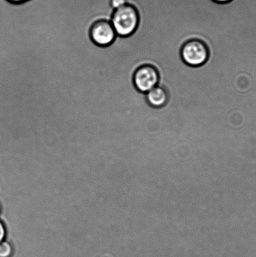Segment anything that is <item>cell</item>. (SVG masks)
I'll return each instance as SVG.
<instances>
[{
	"instance_id": "6da1fadb",
	"label": "cell",
	"mask_w": 256,
	"mask_h": 257,
	"mask_svg": "<svg viewBox=\"0 0 256 257\" xmlns=\"http://www.w3.org/2000/svg\"><path fill=\"white\" fill-rule=\"evenodd\" d=\"M110 22L117 35L130 36L137 30L139 25V16L136 8L127 4L115 10Z\"/></svg>"
},
{
	"instance_id": "7a4b0ae2",
	"label": "cell",
	"mask_w": 256,
	"mask_h": 257,
	"mask_svg": "<svg viewBox=\"0 0 256 257\" xmlns=\"http://www.w3.org/2000/svg\"><path fill=\"white\" fill-rule=\"evenodd\" d=\"M181 58L185 64L191 67H199L207 61L209 51L202 40H190L183 45L180 51Z\"/></svg>"
},
{
	"instance_id": "8992f818",
	"label": "cell",
	"mask_w": 256,
	"mask_h": 257,
	"mask_svg": "<svg viewBox=\"0 0 256 257\" xmlns=\"http://www.w3.org/2000/svg\"><path fill=\"white\" fill-rule=\"evenodd\" d=\"M13 253V248L10 243L6 241L0 242V257H10Z\"/></svg>"
},
{
	"instance_id": "9c48e42d",
	"label": "cell",
	"mask_w": 256,
	"mask_h": 257,
	"mask_svg": "<svg viewBox=\"0 0 256 257\" xmlns=\"http://www.w3.org/2000/svg\"><path fill=\"white\" fill-rule=\"evenodd\" d=\"M7 1L13 4H22L29 1V0H7Z\"/></svg>"
},
{
	"instance_id": "52a82bcc",
	"label": "cell",
	"mask_w": 256,
	"mask_h": 257,
	"mask_svg": "<svg viewBox=\"0 0 256 257\" xmlns=\"http://www.w3.org/2000/svg\"><path fill=\"white\" fill-rule=\"evenodd\" d=\"M126 4L127 0H110V7L114 10L119 9Z\"/></svg>"
},
{
	"instance_id": "8fae6325",
	"label": "cell",
	"mask_w": 256,
	"mask_h": 257,
	"mask_svg": "<svg viewBox=\"0 0 256 257\" xmlns=\"http://www.w3.org/2000/svg\"><path fill=\"white\" fill-rule=\"evenodd\" d=\"M0 211H1V207H0Z\"/></svg>"
},
{
	"instance_id": "277c9868",
	"label": "cell",
	"mask_w": 256,
	"mask_h": 257,
	"mask_svg": "<svg viewBox=\"0 0 256 257\" xmlns=\"http://www.w3.org/2000/svg\"><path fill=\"white\" fill-rule=\"evenodd\" d=\"M90 37L95 44L107 47L112 44L117 34L111 22L100 20L92 25L90 30Z\"/></svg>"
},
{
	"instance_id": "30bf717a",
	"label": "cell",
	"mask_w": 256,
	"mask_h": 257,
	"mask_svg": "<svg viewBox=\"0 0 256 257\" xmlns=\"http://www.w3.org/2000/svg\"><path fill=\"white\" fill-rule=\"evenodd\" d=\"M212 1L218 3V4H224L231 2L232 0H212Z\"/></svg>"
},
{
	"instance_id": "ba28073f",
	"label": "cell",
	"mask_w": 256,
	"mask_h": 257,
	"mask_svg": "<svg viewBox=\"0 0 256 257\" xmlns=\"http://www.w3.org/2000/svg\"><path fill=\"white\" fill-rule=\"evenodd\" d=\"M5 236H6V229L4 223L0 220V242L4 240Z\"/></svg>"
},
{
	"instance_id": "3957f363",
	"label": "cell",
	"mask_w": 256,
	"mask_h": 257,
	"mask_svg": "<svg viewBox=\"0 0 256 257\" xmlns=\"http://www.w3.org/2000/svg\"><path fill=\"white\" fill-rule=\"evenodd\" d=\"M159 75L156 68L151 65H143L135 72L134 84L138 91L147 93L159 84Z\"/></svg>"
},
{
	"instance_id": "5b68a950",
	"label": "cell",
	"mask_w": 256,
	"mask_h": 257,
	"mask_svg": "<svg viewBox=\"0 0 256 257\" xmlns=\"http://www.w3.org/2000/svg\"><path fill=\"white\" fill-rule=\"evenodd\" d=\"M145 99L150 106L161 108L167 105L169 96L164 88L157 85L149 92L145 93Z\"/></svg>"
}]
</instances>
